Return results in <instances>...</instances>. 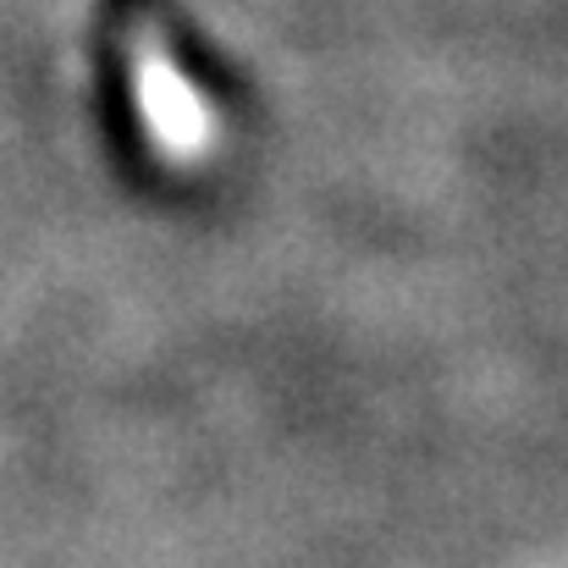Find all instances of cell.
<instances>
[{
    "label": "cell",
    "mask_w": 568,
    "mask_h": 568,
    "mask_svg": "<svg viewBox=\"0 0 568 568\" xmlns=\"http://www.w3.org/2000/svg\"><path fill=\"white\" fill-rule=\"evenodd\" d=\"M111 39H116V55H122L128 105L139 116L144 144L172 166L204 161L215 150V111H210L204 89L193 83V72L183 67L178 44L166 39V22L144 0H116L111 6Z\"/></svg>",
    "instance_id": "cell-1"
}]
</instances>
